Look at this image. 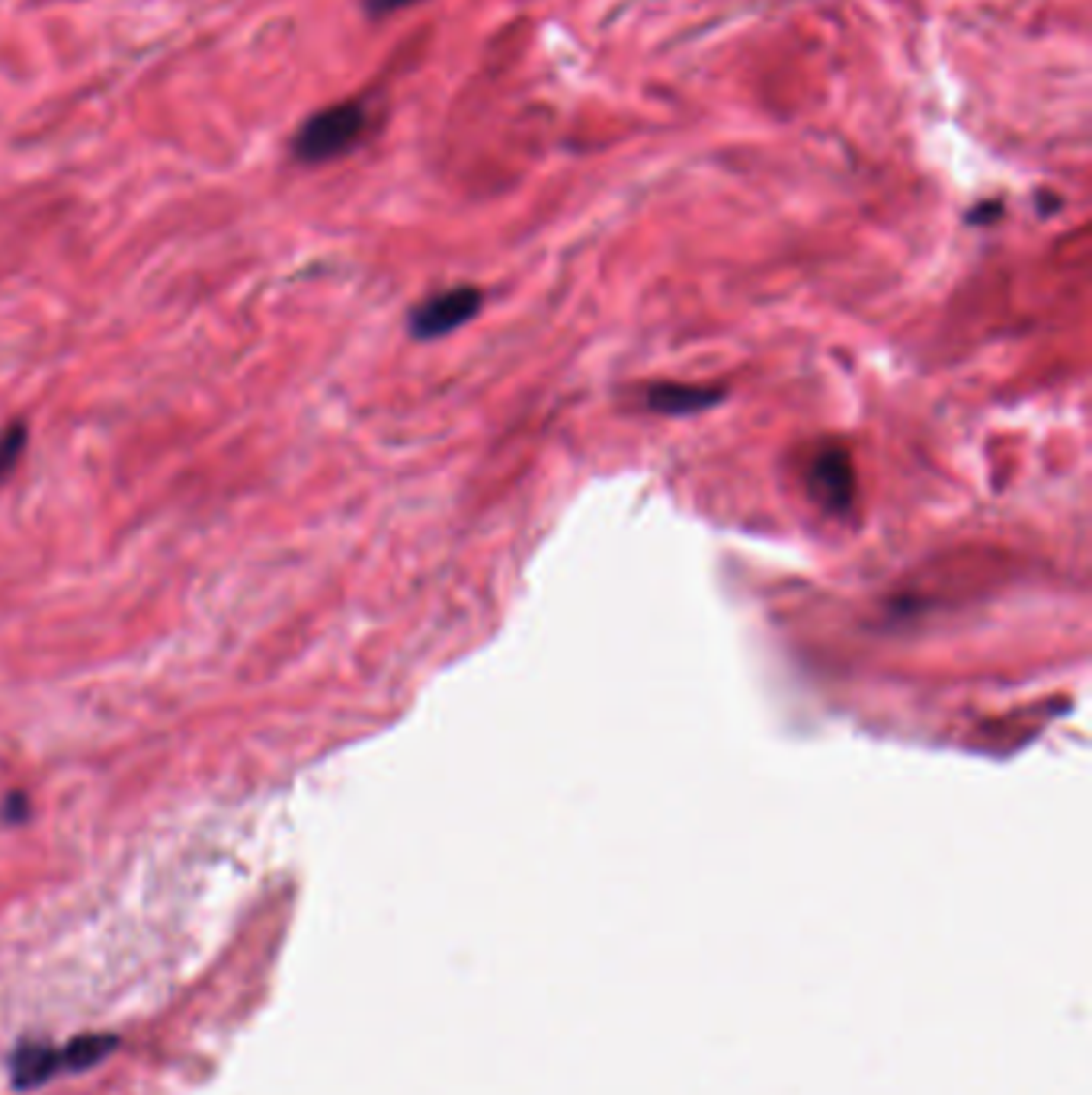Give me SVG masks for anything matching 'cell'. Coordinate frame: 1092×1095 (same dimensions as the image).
<instances>
[{"instance_id": "cell-5", "label": "cell", "mask_w": 1092, "mask_h": 1095, "mask_svg": "<svg viewBox=\"0 0 1092 1095\" xmlns=\"http://www.w3.org/2000/svg\"><path fill=\"white\" fill-rule=\"evenodd\" d=\"M115 1050V1038L112 1035H83L61 1045V1060H65V1073H83L90 1067H97L100 1060H107Z\"/></svg>"}, {"instance_id": "cell-4", "label": "cell", "mask_w": 1092, "mask_h": 1095, "mask_svg": "<svg viewBox=\"0 0 1092 1095\" xmlns=\"http://www.w3.org/2000/svg\"><path fill=\"white\" fill-rule=\"evenodd\" d=\"M814 481H817V494H824L829 506L843 509L849 503V494H853V474H849V462L846 455L839 452H824L817 455L814 462Z\"/></svg>"}, {"instance_id": "cell-6", "label": "cell", "mask_w": 1092, "mask_h": 1095, "mask_svg": "<svg viewBox=\"0 0 1092 1095\" xmlns=\"http://www.w3.org/2000/svg\"><path fill=\"white\" fill-rule=\"evenodd\" d=\"M654 407H660L664 413H689V411H699V407H705L715 401V394L705 391V388H654Z\"/></svg>"}, {"instance_id": "cell-7", "label": "cell", "mask_w": 1092, "mask_h": 1095, "mask_svg": "<svg viewBox=\"0 0 1092 1095\" xmlns=\"http://www.w3.org/2000/svg\"><path fill=\"white\" fill-rule=\"evenodd\" d=\"M26 440H29L26 423H10L7 430L0 433V481L16 468L19 455L26 452Z\"/></svg>"}, {"instance_id": "cell-2", "label": "cell", "mask_w": 1092, "mask_h": 1095, "mask_svg": "<svg viewBox=\"0 0 1092 1095\" xmlns=\"http://www.w3.org/2000/svg\"><path fill=\"white\" fill-rule=\"evenodd\" d=\"M478 308H481V291L478 289H471V286L446 289V291H439V295L426 298L420 308H414L411 330H414L417 340L446 337V333H452L455 327L465 324V320L475 318Z\"/></svg>"}, {"instance_id": "cell-9", "label": "cell", "mask_w": 1092, "mask_h": 1095, "mask_svg": "<svg viewBox=\"0 0 1092 1095\" xmlns=\"http://www.w3.org/2000/svg\"><path fill=\"white\" fill-rule=\"evenodd\" d=\"M372 10H397V7H407V4H417V0H369Z\"/></svg>"}, {"instance_id": "cell-3", "label": "cell", "mask_w": 1092, "mask_h": 1095, "mask_svg": "<svg viewBox=\"0 0 1092 1095\" xmlns=\"http://www.w3.org/2000/svg\"><path fill=\"white\" fill-rule=\"evenodd\" d=\"M58 1073H65L61 1045H19L10 1057V1077H14L16 1089H36L42 1082L55 1080Z\"/></svg>"}, {"instance_id": "cell-8", "label": "cell", "mask_w": 1092, "mask_h": 1095, "mask_svg": "<svg viewBox=\"0 0 1092 1095\" xmlns=\"http://www.w3.org/2000/svg\"><path fill=\"white\" fill-rule=\"evenodd\" d=\"M26 813H29V807H26V798L23 795H10L7 798V805H4V817L7 820H26Z\"/></svg>"}, {"instance_id": "cell-1", "label": "cell", "mask_w": 1092, "mask_h": 1095, "mask_svg": "<svg viewBox=\"0 0 1092 1095\" xmlns=\"http://www.w3.org/2000/svg\"><path fill=\"white\" fill-rule=\"evenodd\" d=\"M365 129V109L359 103H340V106H330L311 116L301 125V132L296 135V154L301 161L321 164L343 154L346 148H353L359 141V135Z\"/></svg>"}]
</instances>
